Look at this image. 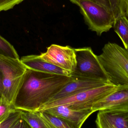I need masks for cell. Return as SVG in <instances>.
Instances as JSON below:
<instances>
[{"mask_svg": "<svg viewBox=\"0 0 128 128\" xmlns=\"http://www.w3.org/2000/svg\"><path fill=\"white\" fill-rule=\"evenodd\" d=\"M80 1V0H70L72 3L77 5ZM90 1H92L97 4H99L100 5L106 8L108 10L111 11L110 5L108 0H90Z\"/></svg>", "mask_w": 128, "mask_h": 128, "instance_id": "21", "label": "cell"}, {"mask_svg": "<svg viewBox=\"0 0 128 128\" xmlns=\"http://www.w3.org/2000/svg\"><path fill=\"white\" fill-rule=\"evenodd\" d=\"M114 31L122 40L124 48L128 50V19L125 15L118 17L114 21Z\"/></svg>", "mask_w": 128, "mask_h": 128, "instance_id": "13", "label": "cell"}, {"mask_svg": "<svg viewBox=\"0 0 128 128\" xmlns=\"http://www.w3.org/2000/svg\"><path fill=\"white\" fill-rule=\"evenodd\" d=\"M117 86L110 83L86 90L46 104L40 107L38 111L60 105H67L75 110H92L96 103L114 92Z\"/></svg>", "mask_w": 128, "mask_h": 128, "instance_id": "3", "label": "cell"}, {"mask_svg": "<svg viewBox=\"0 0 128 128\" xmlns=\"http://www.w3.org/2000/svg\"><path fill=\"white\" fill-rule=\"evenodd\" d=\"M0 55L13 58L20 59L18 55L13 46L0 35Z\"/></svg>", "mask_w": 128, "mask_h": 128, "instance_id": "16", "label": "cell"}, {"mask_svg": "<svg viewBox=\"0 0 128 128\" xmlns=\"http://www.w3.org/2000/svg\"><path fill=\"white\" fill-rule=\"evenodd\" d=\"M22 110L14 108L6 118L2 122L0 128H15L22 118Z\"/></svg>", "mask_w": 128, "mask_h": 128, "instance_id": "17", "label": "cell"}, {"mask_svg": "<svg viewBox=\"0 0 128 128\" xmlns=\"http://www.w3.org/2000/svg\"><path fill=\"white\" fill-rule=\"evenodd\" d=\"M97 56L108 80L118 86L128 85V50L115 43L109 42Z\"/></svg>", "mask_w": 128, "mask_h": 128, "instance_id": "2", "label": "cell"}, {"mask_svg": "<svg viewBox=\"0 0 128 128\" xmlns=\"http://www.w3.org/2000/svg\"><path fill=\"white\" fill-rule=\"evenodd\" d=\"M14 108L13 106L10 104L2 97L0 98V126Z\"/></svg>", "mask_w": 128, "mask_h": 128, "instance_id": "19", "label": "cell"}, {"mask_svg": "<svg viewBox=\"0 0 128 128\" xmlns=\"http://www.w3.org/2000/svg\"><path fill=\"white\" fill-rule=\"evenodd\" d=\"M42 59L62 69L72 73L76 65L74 49L69 46L52 44L40 55Z\"/></svg>", "mask_w": 128, "mask_h": 128, "instance_id": "7", "label": "cell"}, {"mask_svg": "<svg viewBox=\"0 0 128 128\" xmlns=\"http://www.w3.org/2000/svg\"></svg>", "mask_w": 128, "mask_h": 128, "instance_id": "25", "label": "cell"}, {"mask_svg": "<svg viewBox=\"0 0 128 128\" xmlns=\"http://www.w3.org/2000/svg\"><path fill=\"white\" fill-rule=\"evenodd\" d=\"M126 11L125 15L128 19V0H125Z\"/></svg>", "mask_w": 128, "mask_h": 128, "instance_id": "23", "label": "cell"}, {"mask_svg": "<svg viewBox=\"0 0 128 128\" xmlns=\"http://www.w3.org/2000/svg\"><path fill=\"white\" fill-rule=\"evenodd\" d=\"M38 112L43 119L48 125L50 128H73L66 121L58 116L44 110Z\"/></svg>", "mask_w": 128, "mask_h": 128, "instance_id": "15", "label": "cell"}, {"mask_svg": "<svg viewBox=\"0 0 128 128\" xmlns=\"http://www.w3.org/2000/svg\"></svg>", "mask_w": 128, "mask_h": 128, "instance_id": "24", "label": "cell"}, {"mask_svg": "<svg viewBox=\"0 0 128 128\" xmlns=\"http://www.w3.org/2000/svg\"><path fill=\"white\" fill-rule=\"evenodd\" d=\"M95 123L98 128H128V109L99 110Z\"/></svg>", "mask_w": 128, "mask_h": 128, "instance_id": "9", "label": "cell"}, {"mask_svg": "<svg viewBox=\"0 0 128 128\" xmlns=\"http://www.w3.org/2000/svg\"><path fill=\"white\" fill-rule=\"evenodd\" d=\"M24 0H0V12L12 9Z\"/></svg>", "mask_w": 128, "mask_h": 128, "instance_id": "20", "label": "cell"}, {"mask_svg": "<svg viewBox=\"0 0 128 128\" xmlns=\"http://www.w3.org/2000/svg\"><path fill=\"white\" fill-rule=\"evenodd\" d=\"M78 5L90 29L98 36L113 27L115 19L110 11L90 0H80Z\"/></svg>", "mask_w": 128, "mask_h": 128, "instance_id": "5", "label": "cell"}, {"mask_svg": "<svg viewBox=\"0 0 128 128\" xmlns=\"http://www.w3.org/2000/svg\"><path fill=\"white\" fill-rule=\"evenodd\" d=\"M26 70V67L20 59L0 55V71L2 75L3 85L2 97L13 106Z\"/></svg>", "mask_w": 128, "mask_h": 128, "instance_id": "4", "label": "cell"}, {"mask_svg": "<svg viewBox=\"0 0 128 128\" xmlns=\"http://www.w3.org/2000/svg\"><path fill=\"white\" fill-rule=\"evenodd\" d=\"M74 49L76 62L71 76L110 81L91 48Z\"/></svg>", "mask_w": 128, "mask_h": 128, "instance_id": "6", "label": "cell"}, {"mask_svg": "<svg viewBox=\"0 0 128 128\" xmlns=\"http://www.w3.org/2000/svg\"><path fill=\"white\" fill-rule=\"evenodd\" d=\"M22 116L30 128H50L40 114L39 112H28L22 110Z\"/></svg>", "mask_w": 128, "mask_h": 128, "instance_id": "14", "label": "cell"}, {"mask_svg": "<svg viewBox=\"0 0 128 128\" xmlns=\"http://www.w3.org/2000/svg\"><path fill=\"white\" fill-rule=\"evenodd\" d=\"M44 111L61 118L70 124L73 128H81L87 118L94 113L92 109L75 110L65 105L50 107Z\"/></svg>", "mask_w": 128, "mask_h": 128, "instance_id": "10", "label": "cell"}, {"mask_svg": "<svg viewBox=\"0 0 128 128\" xmlns=\"http://www.w3.org/2000/svg\"><path fill=\"white\" fill-rule=\"evenodd\" d=\"M115 20L122 15H125V0H108Z\"/></svg>", "mask_w": 128, "mask_h": 128, "instance_id": "18", "label": "cell"}, {"mask_svg": "<svg viewBox=\"0 0 128 128\" xmlns=\"http://www.w3.org/2000/svg\"><path fill=\"white\" fill-rule=\"evenodd\" d=\"M3 85L2 76L0 71V97H1L3 94Z\"/></svg>", "mask_w": 128, "mask_h": 128, "instance_id": "22", "label": "cell"}, {"mask_svg": "<svg viewBox=\"0 0 128 128\" xmlns=\"http://www.w3.org/2000/svg\"><path fill=\"white\" fill-rule=\"evenodd\" d=\"M72 76L73 77V79L46 104L71 96L86 90L111 83L110 81L107 80Z\"/></svg>", "mask_w": 128, "mask_h": 128, "instance_id": "8", "label": "cell"}, {"mask_svg": "<svg viewBox=\"0 0 128 128\" xmlns=\"http://www.w3.org/2000/svg\"><path fill=\"white\" fill-rule=\"evenodd\" d=\"M73 79L72 76L44 73L27 69L13 103L14 108L38 112L40 107Z\"/></svg>", "mask_w": 128, "mask_h": 128, "instance_id": "1", "label": "cell"}, {"mask_svg": "<svg viewBox=\"0 0 128 128\" xmlns=\"http://www.w3.org/2000/svg\"><path fill=\"white\" fill-rule=\"evenodd\" d=\"M20 59L27 69L68 76H71L70 72L44 61L40 58V55L25 56H22Z\"/></svg>", "mask_w": 128, "mask_h": 128, "instance_id": "12", "label": "cell"}, {"mask_svg": "<svg viewBox=\"0 0 128 128\" xmlns=\"http://www.w3.org/2000/svg\"><path fill=\"white\" fill-rule=\"evenodd\" d=\"M111 109H128V85L118 86L114 92L96 103L92 107L94 112Z\"/></svg>", "mask_w": 128, "mask_h": 128, "instance_id": "11", "label": "cell"}]
</instances>
